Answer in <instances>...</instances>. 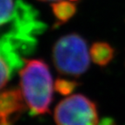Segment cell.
I'll use <instances>...</instances> for the list:
<instances>
[{
    "instance_id": "6da1fadb",
    "label": "cell",
    "mask_w": 125,
    "mask_h": 125,
    "mask_svg": "<svg viewBox=\"0 0 125 125\" xmlns=\"http://www.w3.org/2000/svg\"><path fill=\"white\" fill-rule=\"evenodd\" d=\"M20 85L32 115L49 112L53 99V81L49 66L41 59L26 61L20 71Z\"/></svg>"
},
{
    "instance_id": "7a4b0ae2",
    "label": "cell",
    "mask_w": 125,
    "mask_h": 125,
    "mask_svg": "<svg viewBox=\"0 0 125 125\" xmlns=\"http://www.w3.org/2000/svg\"><path fill=\"white\" fill-rule=\"evenodd\" d=\"M52 60L60 74L79 76L90 66V52L85 39L76 33L62 36L52 50Z\"/></svg>"
},
{
    "instance_id": "3957f363",
    "label": "cell",
    "mask_w": 125,
    "mask_h": 125,
    "mask_svg": "<svg viewBox=\"0 0 125 125\" xmlns=\"http://www.w3.org/2000/svg\"><path fill=\"white\" fill-rule=\"evenodd\" d=\"M57 125H97L98 114L94 102L82 94L64 98L55 109Z\"/></svg>"
},
{
    "instance_id": "277c9868",
    "label": "cell",
    "mask_w": 125,
    "mask_h": 125,
    "mask_svg": "<svg viewBox=\"0 0 125 125\" xmlns=\"http://www.w3.org/2000/svg\"><path fill=\"white\" fill-rule=\"evenodd\" d=\"M24 98L18 89L0 92V120L8 119L11 115L24 109Z\"/></svg>"
},
{
    "instance_id": "5b68a950",
    "label": "cell",
    "mask_w": 125,
    "mask_h": 125,
    "mask_svg": "<svg viewBox=\"0 0 125 125\" xmlns=\"http://www.w3.org/2000/svg\"><path fill=\"white\" fill-rule=\"evenodd\" d=\"M91 60L99 66H106L114 57V49L105 42H96L90 50Z\"/></svg>"
},
{
    "instance_id": "8992f818",
    "label": "cell",
    "mask_w": 125,
    "mask_h": 125,
    "mask_svg": "<svg viewBox=\"0 0 125 125\" xmlns=\"http://www.w3.org/2000/svg\"><path fill=\"white\" fill-rule=\"evenodd\" d=\"M51 9L57 20V25L66 23L76 12V4L70 0H61L55 2L51 5Z\"/></svg>"
},
{
    "instance_id": "52a82bcc",
    "label": "cell",
    "mask_w": 125,
    "mask_h": 125,
    "mask_svg": "<svg viewBox=\"0 0 125 125\" xmlns=\"http://www.w3.org/2000/svg\"><path fill=\"white\" fill-rule=\"evenodd\" d=\"M16 9V0H0V27L12 18Z\"/></svg>"
},
{
    "instance_id": "ba28073f",
    "label": "cell",
    "mask_w": 125,
    "mask_h": 125,
    "mask_svg": "<svg viewBox=\"0 0 125 125\" xmlns=\"http://www.w3.org/2000/svg\"><path fill=\"white\" fill-rule=\"evenodd\" d=\"M79 83L74 80H70L66 78H57L54 84L56 91L62 96H70L78 87Z\"/></svg>"
},
{
    "instance_id": "9c48e42d",
    "label": "cell",
    "mask_w": 125,
    "mask_h": 125,
    "mask_svg": "<svg viewBox=\"0 0 125 125\" xmlns=\"http://www.w3.org/2000/svg\"><path fill=\"white\" fill-rule=\"evenodd\" d=\"M10 78V73L9 67L6 62L0 57V90H2L6 85Z\"/></svg>"
},
{
    "instance_id": "30bf717a",
    "label": "cell",
    "mask_w": 125,
    "mask_h": 125,
    "mask_svg": "<svg viewBox=\"0 0 125 125\" xmlns=\"http://www.w3.org/2000/svg\"><path fill=\"white\" fill-rule=\"evenodd\" d=\"M97 125H116L112 118L110 117H105V118H103L101 121L98 123Z\"/></svg>"
},
{
    "instance_id": "8fae6325",
    "label": "cell",
    "mask_w": 125,
    "mask_h": 125,
    "mask_svg": "<svg viewBox=\"0 0 125 125\" xmlns=\"http://www.w3.org/2000/svg\"><path fill=\"white\" fill-rule=\"evenodd\" d=\"M0 125H12V124L8 119H3V120H0Z\"/></svg>"
},
{
    "instance_id": "7c38bea8",
    "label": "cell",
    "mask_w": 125,
    "mask_h": 125,
    "mask_svg": "<svg viewBox=\"0 0 125 125\" xmlns=\"http://www.w3.org/2000/svg\"><path fill=\"white\" fill-rule=\"evenodd\" d=\"M39 1H43V2H57V1H61V0H39ZM70 1H77V0H70Z\"/></svg>"
}]
</instances>
